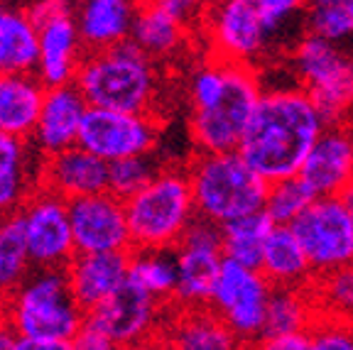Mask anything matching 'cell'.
Returning a JSON list of instances; mask_svg holds the SVG:
<instances>
[{
	"label": "cell",
	"mask_w": 353,
	"mask_h": 350,
	"mask_svg": "<svg viewBox=\"0 0 353 350\" xmlns=\"http://www.w3.org/2000/svg\"><path fill=\"white\" fill-rule=\"evenodd\" d=\"M314 201H316V194L299 176H292V179H282L270 184V192H268V198H265L263 211L275 225L290 228Z\"/></svg>",
	"instance_id": "836d02e7"
},
{
	"label": "cell",
	"mask_w": 353,
	"mask_h": 350,
	"mask_svg": "<svg viewBox=\"0 0 353 350\" xmlns=\"http://www.w3.org/2000/svg\"><path fill=\"white\" fill-rule=\"evenodd\" d=\"M32 267L66 269L77 258L69 201L39 186L20 208Z\"/></svg>",
	"instance_id": "30bf717a"
},
{
	"label": "cell",
	"mask_w": 353,
	"mask_h": 350,
	"mask_svg": "<svg viewBox=\"0 0 353 350\" xmlns=\"http://www.w3.org/2000/svg\"><path fill=\"white\" fill-rule=\"evenodd\" d=\"M132 252H103V255H77L66 267L69 289L83 313L94 311L108 296L128 282Z\"/></svg>",
	"instance_id": "ffe728a7"
},
{
	"label": "cell",
	"mask_w": 353,
	"mask_h": 350,
	"mask_svg": "<svg viewBox=\"0 0 353 350\" xmlns=\"http://www.w3.org/2000/svg\"><path fill=\"white\" fill-rule=\"evenodd\" d=\"M30 274H32V260H30L22 214L15 211L0 216V307H6L22 289Z\"/></svg>",
	"instance_id": "f1b7e54d"
},
{
	"label": "cell",
	"mask_w": 353,
	"mask_h": 350,
	"mask_svg": "<svg viewBox=\"0 0 353 350\" xmlns=\"http://www.w3.org/2000/svg\"><path fill=\"white\" fill-rule=\"evenodd\" d=\"M307 34L343 47L353 39V0H316L304 8Z\"/></svg>",
	"instance_id": "1f68e13d"
},
{
	"label": "cell",
	"mask_w": 353,
	"mask_h": 350,
	"mask_svg": "<svg viewBox=\"0 0 353 350\" xmlns=\"http://www.w3.org/2000/svg\"><path fill=\"white\" fill-rule=\"evenodd\" d=\"M316 321H319V309L312 291L272 287L268 311H265L263 338L309 333Z\"/></svg>",
	"instance_id": "83f0119b"
},
{
	"label": "cell",
	"mask_w": 353,
	"mask_h": 350,
	"mask_svg": "<svg viewBox=\"0 0 353 350\" xmlns=\"http://www.w3.org/2000/svg\"><path fill=\"white\" fill-rule=\"evenodd\" d=\"M204 32L211 42V56L228 64L250 66L268 44L255 0H223L206 6Z\"/></svg>",
	"instance_id": "5bb4252c"
},
{
	"label": "cell",
	"mask_w": 353,
	"mask_h": 350,
	"mask_svg": "<svg viewBox=\"0 0 353 350\" xmlns=\"http://www.w3.org/2000/svg\"><path fill=\"white\" fill-rule=\"evenodd\" d=\"M189 28L179 22L165 6L162 0L157 3H138L135 8V22H132L130 39L150 59L174 54L187 39Z\"/></svg>",
	"instance_id": "4316f807"
},
{
	"label": "cell",
	"mask_w": 353,
	"mask_h": 350,
	"mask_svg": "<svg viewBox=\"0 0 353 350\" xmlns=\"http://www.w3.org/2000/svg\"><path fill=\"white\" fill-rule=\"evenodd\" d=\"M160 343L170 350H248L241 338L211 307L174 309L162 326Z\"/></svg>",
	"instance_id": "e0dca14e"
},
{
	"label": "cell",
	"mask_w": 353,
	"mask_h": 350,
	"mask_svg": "<svg viewBox=\"0 0 353 350\" xmlns=\"http://www.w3.org/2000/svg\"><path fill=\"white\" fill-rule=\"evenodd\" d=\"M74 245L77 255H103V252H132L128 230L125 203L113 194H96L69 201Z\"/></svg>",
	"instance_id": "9a60e30c"
},
{
	"label": "cell",
	"mask_w": 353,
	"mask_h": 350,
	"mask_svg": "<svg viewBox=\"0 0 353 350\" xmlns=\"http://www.w3.org/2000/svg\"><path fill=\"white\" fill-rule=\"evenodd\" d=\"M176 260V289L172 307L194 309L209 307L214 294L216 277L223 265L221 250H204V247H174Z\"/></svg>",
	"instance_id": "d4e9b609"
},
{
	"label": "cell",
	"mask_w": 353,
	"mask_h": 350,
	"mask_svg": "<svg viewBox=\"0 0 353 350\" xmlns=\"http://www.w3.org/2000/svg\"><path fill=\"white\" fill-rule=\"evenodd\" d=\"M39 186L50 189L66 201L105 194L108 192V162L77 145L66 152L42 159Z\"/></svg>",
	"instance_id": "d6986e66"
},
{
	"label": "cell",
	"mask_w": 353,
	"mask_h": 350,
	"mask_svg": "<svg viewBox=\"0 0 353 350\" xmlns=\"http://www.w3.org/2000/svg\"><path fill=\"white\" fill-rule=\"evenodd\" d=\"M304 8L307 3H297V0H255V10H258L260 25L268 37L280 32L292 17L304 12Z\"/></svg>",
	"instance_id": "8d00e7d4"
},
{
	"label": "cell",
	"mask_w": 353,
	"mask_h": 350,
	"mask_svg": "<svg viewBox=\"0 0 353 350\" xmlns=\"http://www.w3.org/2000/svg\"><path fill=\"white\" fill-rule=\"evenodd\" d=\"M272 294V285L260 269H248L231 260H223L216 277L209 307L241 336L245 343L263 338L265 311Z\"/></svg>",
	"instance_id": "8fae6325"
},
{
	"label": "cell",
	"mask_w": 353,
	"mask_h": 350,
	"mask_svg": "<svg viewBox=\"0 0 353 350\" xmlns=\"http://www.w3.org/2000/svg\"><path fill=\"white\" fill-rule=\"evenodd\" d=\"M319 316L353 323V265L316 277L309 287Z\"/></svg>",
	"instance_id": "d6a6232c"
},
{
	"label": "cell",
	"mask_w": 353,
	"mask_h": 350,
	"mask_svg": "<svg viewBox=\"0 0 353 350\" xmlns=\"http://www.w3.org/2000/svg\"><path fill=\"white\" fill-rule=\"evenodd\" d=\"M312 350H353V323L319 316L309 331Z\"/></svg>",
	"instance_id": "d590c367"
},
{
	"label": "cell",
	"mask_w": 353,
	"mask_h": 350,
	"mask_svg": "<svg viewBox=\"0 0 353 350\" xmlns=\"http://www.w3.org/2000/svg\"><path fill=\"white\" fill-rule=\"evenodd\" d=\"M260 272L272 287H285V289H309L314 282V269L309 265L304 247L299 245L292 228L282 225H275L265 243Z\"/></svg>",
	"instance_id": "484cf974"
},
{
	"label": "cell",
	"mask_w": 353,
	"mask_h": 350,
	"mask_svg": "<svg viewBox=\"0 0 353 350\" xmlns=\"http://www.w3.org/2000/svg\"><path fill=\"white\" fill-rule=\"evenodd\" d=\"M20 350H72V340H30V338H20Z\"/></svg>",
	"instance_id": "b9f144b4"
},
{
	"label": "cell",
	"mask_w": 353,
	"mask_h": 350,
	"mask_svg": "<svg viewBox=\"0 0 353 350\" xmlns=\"http://www.w3.org/2000/svg\"><path fill=\"white\" fill-rule=\"evenodd\" d=\"M44 99L47 86L34 74L0 76V132L32 140Z\"/></svg>",
	"instance_id": "cb8c5ba5"
},
{
	"label": "cell",
	"mask_w": 353,
	"mask_h": 350,
	"mask_svg": "<svg viewBox=\"0 0 353 350\" xmlns=\"http://www.w3.org/2000/svg\"><path fill=\"white\" fill-rule=\"evenodd\" d=\"M157 174H160V167L152 159V154L118 159V162L108 165V194H113L125 203L128 198L143 192Z\"/></svg>",
	"instance_id": "e575fe53"
},
{
	"label": "cell",
	"mask_w": 353,
	"mask_h": 350,
	"mask_svg": "<svg viewBox=\"0 0 353 350\" xmlns=\"http://www.w3.org/2000/svg\"><path fill=\"white\" fill-rule=\"evenodd\" d=\"M128 279H132L162 304H172L176 289L174 250H132Z\"/></svg>",
	"instance_id": "4dcf8cb0"
},
{
	"label": "cell",
	"mask_w": 353,
	"mask_h": 350,
	"mask_svg": "<svg viewBox=\"0 0 353 350\" xmlns=\"http://www.w3.org/2000/svg\"><path fill=\"white\" fill-rule=\"evenodd\" d=\"M248 350H312L309 333L299 336H280V338H258L250 343Z\"/></svg>",
	"instance_id": "ab89813d"
},
{
	"label": "cell",
	"mask_w": 353,
	"mask_h": 350,
	"mask_svg": "<svg viewBox=\"0 0 353 350\" xmlns=\"http://www.w3.org/2000/svg\"><path fill=\"white\" fill-rule=\"evenodd\" d=\"M272 223L265 211L245 218H238L233 223L223 225V260H231L248 269H260L265 243L270 238Z\"/></svg>",
	"instance_id": "f546056e"
},
{
	"label": "cell",
	"mask_w": 353,
	"mask_h": 350,
	"mask_svg": "<svg viewBox=\"0 0 353 350\" xmlns=\"http://www.w3.org/2000/svg\"><path fill=\"white\" fill-rule=\"evenodd\" d=\"M157 137L160 127L152 115L88 108L79 135V147L113 165L118 159L152 154Z\"/></svg>",
	"instance_id": "7c38bea8"
},
{
	"label": "cell",
	"mask_w": 353,
	"mask_h": 350,
	"mask_svg": "<svg viewBox=\"0 0 353 350\" xmlns=\"http://www.w3.org/2000/svg\"><path fill=\"white\" fill-rule=\"evenodd\" d=\"M3 309L17 336L30 340H72L86 323V313L69 289L66 269H34Z\"/></svg>",
	"instance_id": "5b68a950"
},
{
	"label": "cell",
	"mask_w": 353,
	"mask_h": 350,
	"mask_svg": "<svg viewBox=\"0 0 353 350\" xmlns=\"http://www.w3.org/2000/svg\"><path fill=\"white\" fill-rule=\"evenodd\" d=\"M74 83L88 108L152 115L150 108L157 96V72L154 61L132 39L105 52L83 54Z\"/></svg>",
	"instance_id": "7a4b0ae2"
},
{
	"label": "cell",
	"mask_w": 353,
	"mask_h": 350,
	"mask_svg": "<svg viewBox=\"0 0 353 350\" xmlns=\"http://www.w3.org/2000/svg\"><path fill=\"white\" fill-rule=\"evenodd\" d=\"M299 88L309 93L326 125H351L353 54L314 34H304L292 52Z\"/></svg>",
	"instance_id": "52a82bcc"
},
{
	"label": "cell",
	"mask_w": 353,
	"mask_h": 350,
	"mask_svg": "<svg viewBox=\"0 0 353 350\" xmlns=\"http://www.w3.org/2000/svg\"><path fill=\"white\" fill-rule=\"evenodd\" d=\"M88 113V103L83 101L77 83L61 88H50L39 113L37 130L32 143L42 157H52L79 145L83 118Z\"/></svg>",
	"instance_id": "ac0fdd59"
},
{
	"label": "cell",
	"mask_w": 353,
	"mask_h": 350,
	"mask_svg": "<svg viewBox=\"0 0 353 350\" xmlns=\"http://www.w3.org/2000/svg\"><path fill=\"white\" fill-rule=\"evenodd\" d=\"M160 350H170V348H167V345H165V343H162V348H160Z\"/></svg>",
	"instance_id": "f6af8a7d"
},
{
	"label": "cell",
	"mask_w": 353,
	"mask_h": 350,
	"mask_svg": "<svg viewBox=\"0 0 353 350\" xmlns=\"http://www.w3.org/2000/svg\"><path fill=\"white\" fill-rule=\"evenodd\" d=\"M324 130V118L304 88H272L263 93L238 154L255 174L275 184L299 176Z\"/></svg>",
	"instance_id": "6da1fadb"
},
{
	"label": "cell",
	"mask_w": 353,
	"mask_h": 350,
	"mask_svg": "<svg viewBox=\"0 0 353 350\" xmlns=\"http://www.w3.org/2000/svg\"><path fill=\"white\" fill-rule=\"evenodd\" d=\"M290 228L307 252L314 279L353 265V216L341 196L316 198Z\"/></svg>",
	"instance_id": "ba28073f"
},
{
	"label": "cell",
	"mask_w": 353,
	"mask_h": 350,
	"mask_svg": "<svg viewBox=\"0 0 353 350\" xmlns=\"http://www.w3.org/2000/svg\"><path fill=\"white\" fill-rule=\"evenodd\" d=\"M170 304H162L150 291H145L132 279L113 296L86 313V323L108 336L118 348L160 338V316Z\"/></svg>",
	"instance_id": "4fadbf2b"
},
{
	"label": "cell",
	"mask_w": 353,
	"mask_h": 350,
	"mask_svg": "<svg viewBox=\"0 0 353 350\" xmlns=\"http://www.w3.org/2000/svg\"><path fill=\"white\" fill-rule=\"evenodd\" d=\"M162 343L160 338L157 340H145V343H135V345H128V348H121V350H160Z\"/></svg>",
	"instance_id": "7bdbcfd3"
},
{
	"label": "cell",
	"mask_w": 353,
	"mask_h": 350,
	"mask_svg": "<svg viewBox=\"0 0 353 350\" xmlns=\"http://www.w3.org/2000/svg\"><path fill=\"white\" fill-rule=\"evenodd\" d=\"M32 152H39L32 140H20L0 132V216L15 214L39 189V172Z\"/></svg>",
	"instance_id": "44dd1931"
},
{
	"label": "cell",
	"mask_w": 353,
	"mask_h": 350,
	"mask_svg": "<svg viewBox=\"0 0 353 350\" xmlns=\"http://www.w3.org/2000/svg\"><path fill=\"white\" fill-rule=\"evenodd\" d=\"M179 245L184 247H204V250H221L223 252V228L206 218H194L187 233L182 236ZM176 245V247H179Z\"/></svg>",
	"instance_id": "74e56055"
},
{
	"label": "cell",
	"mask_w": 353,
	"mask_h": 350,
	"mask_svg": "<svg viewBox=\"0 0 353 350\" xmlns=\"http://www.w3.org/2000/svg\"><path fill=\"white\" fill-rule=\"evenodd\" d=\"M132 250H174L196 218L187 169H160L143 192L125 201Z\"/></svg>",
	"instance_id": "277c9868"
},
{
	"label": "cell",
	"mask_w": 353,
	"mask_h": 350,
	"mask_svg": "<svg viewBox=\"0 0 353 350\" xmlns=\"http://www.w3.org/2000/svg\"><path fill=\"white\" fill-rule=\"evenodd\" d=\"M299 179L316 198L343 196L353 186V125H326L304 159Z\"/></svg>",
	"instance_id": "2e32d148"
},
{
	"label": "cell",
	"mask_w": 353,
	"mask_h": 350,
	"mask_svg": "<svg viewBox=\"0 0 353 350\" xmlns=\"http://www.w3.org/2000/svg\"><path fill=\"white\" fill-rule=\"evenodd\" d=\"M28 12L39 32L37 79L47 86V91L74 83L79 64L86 54L77 28L74 6L47 0L28 6Z\"/></svg>",
	"instance_id": "9c48e42d"
},
{
	"label": "cell",
	"mask_w": 353,
	"mask_h": 350,
	"mask_svg": "<svg viewBox=\"0 0 353 350\" xmlns=\"http://www.w3.org/2000/svg\"><path fill=\"white\" fill-rule=\"evenodd\" d=\"M138 3L130 0H88L74 8L83 50L105 52L130 39Z\"/></svg>",
	"instance_id": "7402d4cb"
},
{
	"label": "cell",
	"mask_w": 353,
	"mask_h": 350,
	"mask_svg": "<svg viewBox=\"0 0 353 350\" xmlns=\"http://www.w3.org/2000/svg\"><path fill=\"white\" fill-rule=\"evenodd\" d=\"M187 176L196 216L221 228L238 218L260 214L270 192V184L255 174L238 152H196L189 159Z\"/></svg>",
	"instance_id": "3957f363"
},
{
	"label": "cell",
	"mask_w": 353,
	"mask_h": 350,
	"mask_svg": "<svg viewBox=\"0 0 353 350\" xmlns=\"http://www.w3.org/2000/svg\"><path fill=\"white\" fill-rule=\"evenodd\" d=\"M343 203H346V206H348V211H351V216H353V186H351V189H348V192L346 194H343Z\"/></svg>",
	"instance_id": "ee69618b"
},
{
	"label": "cell",
	"mask_w": 353,
	"mask_h": 350,
	"mask_svg": "<svg viewBox=\"0 0 353 350\" xmlns=\"http://www.w3.org/2000/svg\"><path fill=\"white\" fill-rule=\"evenodd\" d=\"M0 350H20V336L3 307H0Z\"/></svg>",
	"instance_id": "60d3db41"
},
{
	"label": "cell",
	"mask_w": 353,
	"mask_h": 350,
	"mask_svg": "<svg viewBox=\"0 0 353 350\" xmlns=\"http://www.w3.org/2000/svg\"><path fill=\"white\" fill-rule=\"evenodd\" d=\"M37 66L39 32L28 8L0 3V76H37Z\"/></svg>",
	"instance_id": "603a6c76"
},
{
	"label": "cell",
	"mask_w": 353,
	"mask_h": 350,
	"mask_svg": "<svg viewBox=\"0 0 353 350\" xmlns=\"http://www.w3.org/2000/svg\"><path fill=\"white\" fill-rule=\"evenodd\" d=\"M263 93L253 66L226 61V88L221 99L211 108L196 110L189 118V132L199 152H238Z\"/></svg>",
	"instance_id": "8992f818"
},
{
	"label": "cell",
	"mask_w": 353,
	"mask_h": 350,
	"mask_svg": "<svg viewBox=\"0 0 353 350\" xmlns=\"http://www.w3.org/2000/svg\"><path fill=\"white\" fill-rule=\"evenodd\" d=\"M72 350H121L105 333L83 323L81 331L72 338Z\"/></svg>",
	"instance_id": "f35d334b"
}]
</instances>
